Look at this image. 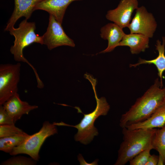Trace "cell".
Returning <instances> with one entry per match:
<instances>
[{
	"label": "cell",
	"instance_id": "obj_1",
	"mask_svg": "<svg viewBox=\"0 0 165 165\" xmlns=\"http://www.w3.org/2000/svg\"><path fill=\"white\" fill-rule=\"evenodd\" d=\"M165 101V87L162 86L160 79L157 78L144 94L122 115L120 126L123 128L146 120Z\"/></svg>",
	"mask_w": 165,
	"mask_h": 165
},
{
	"label": "cell",
	"instance_id": "obj_2",
	"mask_svg": "<svg viewBox=\"0 0 165 165\" xmlns=\"http://www.w3.org/2000/svg\"><path fill=\"white\" fill-rule=\"evenodd\" d=\"M122 128L123 141L120 146L115 165H125L142 151L148 149H152V142L157 130L130 129L126 127Z\"/></svg>",
	"mask_w": 165,
	"mask_h": 165
},
{
	"label": "cell",
	"instance_id": "obj_3",
	"mask_svg": "<svg viewBox=\"0 0 165 165\" xmlns=\"http://www.w3.org/2000/svg\"><path fill=\"white\" fill-rule=\"evenodd\" d=\"M88 80L91 84L95 94L97 103L95 109L89 113H83V119L79 123L75 126L68 125L62 122L53 123L56 126L72 127L77 129L78 131L75 136V139L76 141L84 145L89 144L95 136L98 135L97 130L94 126L95 121L99 116L107 115L110 108V105L105 97H98L96 90L97 82L96 79L93 77H90Z\"/></svg>",
	"mask_w": 165,
	"mask_h": 165
},
{
	"label": "cell",
	"instance_id": "obj_4",
	"mask_svg": "<svg viewBox=\"0 0 165 165\" xmlns=\"http://www.w3.org/2000/svg\"><path fill=\"white\" fill-rule=\"evenodd\" d=\"M35 23L28 22L25 19L20 24L18 28L12 27L9 29L10 34L14 37V44L10 49V52L13 55L14 60L18 62H22L28 64L32 69L35 75L37 84L41 85L43 82L40 79L36 69L24 57V49L30 44L36 43L43 44L42 36L36 34Z\"/></svg>",
	"mask_w": 165,
	"mask_h": 165
},
{
	"label": "cell",
	"instance_id": "obj_5",
	"mask_svg": "<svg viewBox=\"0 0 165 165\" xmlns=\"http://www.w3.org/2000/svg\"><path fill=\"white\" fill-rule=\"evenodd\" d=\"M57 133V129L56 125L53 123L45 121L38 132L29 135L21 144L15 147L9 154L11 155L26 154L37 161L39 158L40 149L45 141L47 138Z\"/></svg>",
	"mask_w": 165,
	"mask_h": 165
},
{
	"label": "cell",
	"instance_id": "obj_6",
	"mask_svg": "<svg viewBox=\"0 0 165 165\" xmlns=\"http://www.w3.org/2000/svg\"><path fill=\"white\" fill-rule=\"evenodd\" d=\"M21 64H7L0 65V105L17 93Z\"/></svg>",
	"mask_w": 165,
	"mask_h": 165
},
{
	"label": "cell",
	"instance_id": "obj_7",
	"mask_svg": "<svg viewBox=\"0 0 165 165\" xmlns=\"http://www.w3.org/2000/svg\"><path fill=\"white\" fill-rule=\"evenodd\" d=\"M61 24L50 14L48 27L42 36L43 44L50 50L60 46H75L73 40L66 34Z\"/></svg>",
	"mask_w": 165,
	"mask_h": 165
},
{
	"label": "cell",
	"instance_id": "obj_8",
	"mask_svg": "<svg viewBox=\"0 0 165 165\" xmlns=\"http://www.w3.org/2000/svg\"><path fill=\"white\" fill-rule=\"evenodd\" d=\"M127 28L131 33L142 34L149 38L153 37L157 25L152 14L144 6L138 7Z\"/></svg>",
	"mask_w": 165,
	"mask_h": 165
},
{
	"label": "cell",
	"instance_id": "obj_9",
	"mask_svg": "<svg viewBox=\"0 0 165 165\" xmlns=\"http://www.w3.org/2000/svg\"><path fill=\"white\" fill-rule=\"evenodd\" d=\"M138 5V0H121L116 8L107 12L106 18L123 29L127 27L131 20L132 14Z\"/></svg>",
	"mask_w": 165,
	"mask_h": 165
},
{
	"label": "cell",
	"instance_id": "obj_10",
	"mask_svg": "<svg viewBox=\"0 0 165 165\" xmlns=\"http://www.w3.org/2000/svg\"><path fill=\"white\" fill-rule=\"evenodd\" d=\"M14 123L20 119L24 114H28L31 111L38 107L31 105L28 102L21 100L18 93L9 98L2 105Z\"/></svg>",
	"mask_w": 165,
	"mask_h": 165
},
{
	"label": "cell",
	"instance_id": "obj_11",
	"mask_svg": "<svg viewBox=\"0 0 165 165\" xmlns=\"http://www.w3.org/2000/svg\"><path fill=\"white\" fill-rule=\"evenodd\" d=\"M14 8L12 15L5 28L8 31L10 28L14 27L17 20L20 17H24L29 19L33 12L35 6L42 0H14Z\"/></svg>",
	"mask_w": 165,
	"mask_h": 165
},
{
	"label": "cell",
	"instance_id": "obj_12",
	"mask_svg": "<svg viewBox=\"0 0 165 165\" xmlns=\"http://www.w3.org/2000/svg\"><path fill=\"white\" fill-rule=\"evenodd\" d=\"M82 0H42L35 6L34 10H42L53 15L62 24L65 12L68 6L72 2Z\"/></svg>",
	"mask_w": 165,
	"mask_h": 165
},
{
	"label": "cell",
	"instance_id": "obj_13",
	"mask_svg": "<svg viewBox=\"0 0 165 165\" xmlns=\"http://www.w3.org/2000/svg\"><path fill=\"white\" fill-rule=\"evenodd\" d=\"M123 29L114 23H108L103 26L100 29V36L108 41L107 48L98 53L110 52L118 46L125 34Z\"/></svg>",
	"mask_w": 165,
	"mask_h": 165
},
{
	"label": "cell",
	"instance_id": "obj_14",
	"mask_svg": "<svg viewBox=\"0 0 165 165\" xmlns=\"http://www.w3.org/2000/svg\"><path fill=\"white\" fill-rule=\"evenodd\" d=\"M162 42L160 40L156 41L155 45L156 49L158 53V56L156 58L151 60H146L139 58L138 63L135 64H130V67L135 68L142 64H153L157 68L158 75L160 79L161 86H163L162 81L163 73L165 71V37H162Z\"/></svg>",
	"mask_w": 165,
	"mask_h": 165
},
{
	"label": "cell",
	"instance_id": "obj_15",
	"mask_svg": "<svg viewBox=\"0 0 165 165\" xmlns=\"http://www.w3.org/2000/svg\"><path fill=\"white\" fill-rule=\"evenodd\" d=\"M149 38L140 34H125L118 46H127L131 54H138L149 47Z\"/></svg>",
	"mask_w": 165,
	"mask_h": 165
},
{
	"label": "cell",
	"instance_id": "obj_16",
	"mask_svg": "<svg viewBox=\"0 0 165 165\" xmlns=\"http://www.w3.org/2000/svg\"><path fill=\"white\" fill-rule=\"evenodd\" d=\"M165 124V101L146 120L138 123L127 126L130 129H151L161 128Z\"/></svg>",
	"mask_w": 165,
	"mask_h": 165
},
{
	"label": "cell",
	"instance_id": "obj_17",
	"mask_svg": "<svg viewBox=\"0 0 165 165\" xmlns=\"http://www.w3.org/2000/svg\"><path fill=\"white\" fill-rule=\"evenodd\" d=\"M29 135L24 132L15 135L0 138V150L10 153L15 147L21 144Z\"/></svg>",
	"mask_w": 165,
	"mask_h": 165
},
{
	"label": "cell",
	"instance_id": "obj_18",
	"mask_svg": "<svg viewBox=\"0 0 165 165\" xmlns=\"http://www.w3.org/2000/svg\"><path fill=\"white\" fill-rule=\"evenodd\" d=\"M152 149L156 150L159 155L165 161V124L157 129L152 142Z\"/></svg>",
	"mask_w": 165,
	"mask_h": 165
},
{
	"label": "cell",
	"instance_id": "obj_19",
	"mask_svg": "<svg viewBox=\"0 0 165 165\" xmlns=\"http://www.w3.org/2000/svg\"><path fill=\"white\" fill-rule=\"evenodd\" d=\"M36 163V161L32 158H28L23 156L14 157L3 162V165H33Z\"/></svg>",
	"mask_w": 165,
	"mask_h": 165
},
{
	"label": "cell",
	"instance_id": "obj_20",
	"mask_svg": "<svg viewBox=\"0 0 165 165\" xmlns=\"http://www.w3.org/2000/svg\"><path fill=\"white\" fill-rule=\"evenodd\" d=\"M14 124L0 125V138L15 135L24 133Z\"/></svg>",
	"mask_w": 165,
	"mask_h": 165
},
{
	"label": "cell",
	"instance_id": "obj_21",
	"mask_svg": "<svg viewBox=\"0 0 165 165\" xmlns=\"http://www.w3.org/2000/svg\"><path fill=\"white\" fill-rule=\"evenodd\" d=\"M148 149L144 150L136 155L129 161L130 165H146L151 155L150 151Z\"/></svg>",
	"mask_w": 165,
	"mask_h": 165
},
{
	"label": "cell",
	"instance_id": "obj_22",
	"mask_svg": "<svg viewBox=\"0 0 165 165\" xmlns=\"http://www.w3.org/2000/svg\"><path fill=\"white\" fill-rule=\"evenodd\" d=\"M15 123L4 108L2 105H0V125L14 124Z\"/></svg>",
	"mask_w": 165,
	"mask_h": 165
},
{
	"label": "cell",
	"instance_id": "obj_23",
	"mask_svg": "<svg viewBox=\"0 0 165 165\" xmlns=\"http://www.w3.org/2000/svg\"><path fill=\"white\" fill-rule=\"evenodd\" d=\"M159 156L155 154L151 155L146 165H157Z\"/></svg>",
	"mask_w": 165,
	"mask_h": 165
},
{
	"label": "cell",
	"instance_id": "obj_24",
	"mask_svg": "<svg viewBox=\"0 0 165 165\" xmlns=\"http://www.w3.org/2000/svg\"><path fill=\"white\" fill-rule=\"evenodd\" d=\"M159 157L157 165H164L165 160L160 156L159 155Z\"/></svg>",
	"mask_w": 165,
	"mask_h": 165
},
{
	"label": "cell",
	"instance_id": "obj_25",
	"mask_svg": "<svg viewBox=\"0 0 165 165\" xmlns=\"http://www.w3.org/2000/svg\"><path fill=\"white\" fill-rule=\"evenodd\" d=\"M164 165H165V161Z\"/></svg>",
	"mask_w": 165,
	"mask_h": 165
}]
</instances>
